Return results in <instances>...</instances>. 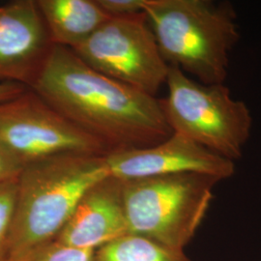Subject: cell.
Here are the masks:
<instances>
[{
  "instance_id": "6da1fadb",
  "label": "cell",
  "mask_w": 261,
  "mask_h": 261,
  "mask_svg": "<svg viewBox=\"0 0 261 261\" xmlns=\"http://www.w3.org/2000/svg\"><path fill=\"white\" fill-rule=\"evenodd\" d=\"M30 89L109 153L149 147L172 135L160 99L100 74L68 47L54 45Z\"/></svg>"
},
{
  "instance_id": "7a4b0ae2",
  "label": "cell",
  "mask_w": 261,
  "mask_h": 261,
  "mask_svg": "<svg viewBox=\"0 0 261 261\" xmlns=\"http://www.w3.org/2000/svg\"><path fill=\"white\" fill-rule=\"evenodd\" d=\"M110 176L106 156L64 154L24 166L5 261L56 240L84 194Z\"/></svg>"
},
{
  "instance_id": "3957f363",
  "label": "cell",
  "mask_w": 261,
  "mask_h": 261,
  "mask_svg": "<svg viewBox=\"0 0 261 261\" xmlns=\"http://www.w3.org/2000/svg\"><path fill=\"white\" fill-rule=\"evenodd\" d=\"M143 12L168 66L204 84H224L240 34L228 2L145 0Z\"/></svg>"
},
{
  "instance_id": "277c9868",
  "label": "cell",
  "mask_w": 261,
  "mask_h": 261,
  "mask_svg": "<svg viewBox=\"0 0 261 261\" xmlns=\"http://www.w3.org/2000/svg\"><path fill=\"white\" fill-rule=\"evenodd\" d=\"M122 182L129 233L184 251L202 224L221 181L188 172Z\"/></svg>"
},
{
  "instance_id": "5b68a950",
  "label": "cell",
  "mask_w": 261,
  "mask_h": 261,
  "mask_svg": "<svg viewBox=\"0 0 261 261\" xmlns=\"http://www.w3.org/2000/svg\"><path fill=\"white\" fill-rule=\"evenodd\" d=\"M166 85L168 96L160 101L172 133L234 163L242 157L252 127L247 103L224 84H201L174 66Z\"/></svg>"
},
{
  "instance_id": "8992f818",
  "label": "cell",
  "mask_w": 261,
  "mask_h": 261,
  "mask_svg": "<svg viewBox=\"0 0 261 261\" xmlns=\"http://www.w3.org/2000/svg\"><path fill=\"white\" fill-rule=\"evenodd\" d=\"M72 50L100 74L151 96L167 82L169 66L144 13L111 18Z\"/></svg>"
},
{
  "instance_id": "52a82bcc",
  "label": "cell",
  "mask_w": 261,
  "mask_h": 261,
  "mask_svg": "<svg viewBox=\"0 0 261 261\" xmlns=\"http://www.w3.org/2000/svg\"><path fill=\"white\" fill-rule=\"evenodd\" d=\"M0 140L23 167L64 154L109 153L100 140L67 119L30 88L0 102Z\"/></svg>"
},
{
  "instance_id": "ba28073f",
  "label": "cell",
  "mask_w": 261,
  "mask_h": 261,
  "mask_svg": "<svg viewBox=\"0 0 261 261\" xmlns=\"http://www.w3.org/2000/svg\"><path fill=\"white\" fill-rule=\"evenodd\" d=\"M106 163L110 175L122 181L188 172L223 181L235 172L234 162L176 133L149 147L110 152L106 155Z\"/></svg>"
},
{
  "instance_id": "9c48e42d",
  "label": "cell",
  "mask_w": 261,
  "mask_h": 261,
  "mask_svg": "<svg viewBox=\"0 0 261 261\" xmlns=\"http://www.w3.org/2000/svg\"><path fill=\"white\" fill-rule=\"evenodd\" d=\"M53 47L36 0L0 5V84L14 83L30 88Z\"/></svg>"
},
{
  "instance_id": "30bf717a",
  "label": "cell",
  "mask_w": 261,
  "mask_h": 261,
  "mask_svg": "<svg viewBox=\"0 0 261 261\" xmlns=\"http://www.w3.org/2000/svg\"><path fill=\"white\" fill-rule=\"evenodd\" d=\"M127 233L123 182L110 175L84 194L56 241L76 249L96 251Z\"/></svg>"
},
{
  "instance_id": "8fae6325",
  "label": "cell",
  "mask_w": 261,
  "mask_h": 261,
  "mask_svg": "<svg viewBox=\"0 0 261 261\" xmlns=\"http://www.w3.org/2000/svg\"><path fill=\"white\" fill-rule=\"evenodd\" d=\"M54 45L70 49L83 44L111 17L97 0H36Z\"/></svg>"
},
{
  "instance_id": "7c38bea8",
  "label": "cell",
  "mask_w": 261,
  "mask_h": 261,
  "mask_svg": "<svg viewBox=\"0 0 261 261\" xmlns=\"http://www.w3.org/2000/svg\"><path fill=\"white\" fill-rule=\"evenodd\" d=\"M94 261H195L184 251L127 233L94 252Z\"/></svg>"
},
{
  "instance_id": "4fadbf2b",
  "label": "cell",
  "mask_w": 261,
  "mask_h": 261,
  "mask_svg": "<svg viewBox=\"0 0 261 261\" xmlns=\"http://www.w3.org/2000/svg\"><path fill=\"white\" fill-rule=\"evenodd\" d=\"M94 252L73 248L54 240L38 246L16 261H94Z\"/></svg>"
},
{
  "instance_id": "5bb4252c",
  "label": "cell",
  "mask_w": 261,
  "mask_h": 261,
  "mask_svg": "<svg viewBox=\"0 0 261 261\" xmlns=\"http://www.w3.org/2000/svg\"><path fill=\"white\" fill-rule=\"evenodd\" d=\"M18 196V178L0 183V258L5 259Z\"/></svg>"
},
{
  "instance_id": "9a60e30c",
  "label": "cell",
  "mask_w": 261,
  "mask_h": 261,
  "mask_svg": "<svg viewBox=\"0 0 261 261\" xmlns=\"http://www.w3.org/2000/svg\"><path fill=\"white\" fill-rule=\"evenodd\" d=\"M97 2L111 18L130 17L144 13L145 0H97Z\"/></svg>"
},
{
  "instance_id": "2e32d148",
  "label": "cell",
  "mask_w": 261,
  "mask_h": 261,
  "mask_svg": "<svg viewBox=\"0 0 261 261\" xmlns=\"http://www.w3.org/2000/svg\"><path fill=\"white\" fill-rule=\"evenodd\" d=\"M23 165L0 140V183L19 177Z\"/></svg>"
},
{
  "instance_id": "e0dca14e",
  "label": "cell",
  "mask_w": 261,
  "mask_h": 261,
  "mask_svg": "<svg viewBox=\"0 0 261 261\" xmlns=\"http://www.w3.org/2000/svg\"><path fill=\"white\" fill-rule=\"evenodd\" d=\"M27 89L28 87L22 84L2 83L0 84V102L15 98L19 94L24 92Z\"/></svg>"
},
{
  "instance_id": "ac0fdd59",
  "label": "cell",
  "mask_w": 261,
  "mask_h": 261,
  "mask_svg": "<svg viewBox=\"0 0 261 261\" xmlns=\"http://www.w3.org/2000/svg\"><path fill=\"white\" fill-rule=\"evenodd\" d=\"M0 261H5V259H2V258H0Z\"/></svg>"
}]
</instances>
